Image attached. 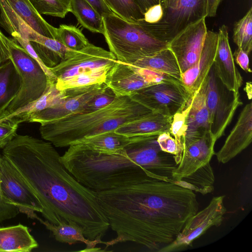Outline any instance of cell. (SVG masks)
<instances>
[{
    "label": "cell",
    "instance_id": "6da1fadb",
    "mask_svg": "<svg viewBox=\"0 0 252 252\" xmlns=\"http://www.w3.org/2000/svg\"><path fill=\"white\" fill-rule=\"evenodd\" d=\"M2 155L15 168L43 207L46 220L58 225L76 222L85 237L101 240L110 228L97 192L81 184L65 167L49 141L16 134L2 149Z\"/></svg>",
    "mask_w": 252,
    "mask_h": 252
},
{
    "label": "cell",
    "instance_id": "7a4b0ae2",
    "mask_svg": "<svg viewBox=\"0 0 252 252\" xmlns=\"http://www.w3.org/2000/svg\"><path fill=\"white\" fill-rule=\"evenodd\" d=\"M101 209L119 243L132 242L158 251L170 244L198 212L196 194L174 183L152 178L97 192Z\"/></svg>",
    "mask_w": 252,
    "mask_h": 252
},
{
    "label": "cell",
    "instance_id": "3957f363",
    "mask_svg": "<svg viewBox=\"0 0 252 252\" xmlns=\"http://www.w3.org/2000/svg\"><path fill=\"white\" fill-rule=\"evenodd\" d=\"M158 135L141 136L125 148L105 152L70 145L60 159L83 185L96 192L152 178L173 183L175 155L161 150Z\"/></svg>",
    "mask_w": 252,
    "mask_h": 252
},
{
    "label": "cell",
    "instance_id": "277c9868",
    "mask_svg": "<svg viewBox=\"0 0 252 252\" xmlns=\"http://www.w3.org/2000/svg\"><path fill=\"white\" fill-rule=\"evenodd\" d=\"M152 112L129 96L116 97L109 105L96 111L72 114L41 123L39 131L41 137L55 147H69L85 138L113 131Z\"/></svg>",
    "mask_w": 252,
    "mask_h": 252
},
{
    "label": "cell",
    "instance_id": "5b68a950",
    "mask_svg": "<svg viewBox=\"0 0 252 252\" xmlns=\"http://www.w3.org/2000/svg\"><path fill=\"white\" fill-rule=\"evenodd\" d=\"M117 60L110 51L91 43L78 50H69L57 65L50 68L61 91H84L94 85L105 84Z\"/></svg>",
    "mask_w": 252,
    "mask_h": 252
},
{
    "label": "cell",
    "instance_id": "8992f818",
    "mask_svg": "<svg viewBox=\"0 0 252 252\" xmlns=\"http://www.w3.org/2000/svg\"><path fill=\"white\" fill-rule=\"evenodd\" d=\"M102 17L109 51L119 62L132 64L168 48L169 43L157 37L144 19L130 22L114 13Z\"/></svg>",
    "mask_w": 252,
    "mask_h": 252
},
{
    "label": "cell",
    "instance_id": "52a82bcc",
    "mask_svg": "<svg viewBox=\"0 0 252 252\" xmlns=\"http://www.w3.org/2000/svg\"><path fill=\"white\" fill-rule=\"evenodd\" d=\"M6 41L10 59L20 73L22 83L18 94L2 115L11 114L37 100L53 82L39 63L14 39L6 37Z\"/></svg>",
    "mask_w": 252,
    "mask_h": 252
},
{
    "label": "cell",
    "instance_id": "ba28073f",
    "mask_svg": "<svg viewBox=\"0 0 252 252\" xmlns=\"http://www.w3.org/2000/svg\"><path fill=\"white\" fill-rule=\"evenodd\" d=\"M206 104L209 112L210 130L217 140L224 133L237 109L243 104L240 94L228 90L219 78L214 64L207 76Z\"/></svg>",
    "mask_w": 252,
    "mask_h": 252
},
{
    "label": "cell",
    "instance_id": "9c48e42d",
    "mask_svg": "<svg viewBox=\"0 0 252 252\" xmlns=\"http://www.w3.org/2000/svg\"><path fill=\"white\" fill-rule=\"evenodd\" d=\"M191 96L180 81L173 79L141 89L129 97L153 112L172 118Z\"/></svg>",
    "mask_w": 252,
    "mask_h": 252
},
{
    "label": "cell",
    "instance_id": "30bf717a",
    "mask_svg": "<svg viewBox=\"0 0 252 252\" xmlns=\"http://www.w3.org/2000/svg\"><path fill=\"white\" fill-rule=\"evenodd\" d=\"M163 9L161 20L149 24L157 37L169 43L188 26L206 18L207 0H178L173 7Z\"/></svg>",
    "mask_w": 252,
    "mask_h": 252
},
{
    "label": "cell",
    "instance_id": "8fae6325",
    "mask_svg": "<svg viewBox=\"0 0 252 252\" xmlns=\"http://www.w3.org/2000/svg\"><path fill=\"white\" fill-rule=\"evenodd\" d=\"M224 195L214 197L208 205L191 217L181 231L170 244L163 247L158 252L180 251L192 245V242L212 227L221 225L226 213L223 204Z\"/></svg>",
    "mask_w": 252,
    "mask_h": 252
},
{
    "label": "cell",
    "instance_id": "7c38bea8",
    "mask_svg": "<svg viewBox=\"0 0 252 252\" xmlns=\"http://www.w3.org/2000/svg\"><path fill=\"white\" fill-rule=\"evenodd\" d=\"M0 186L5 201L15 206L19 212L36 219L43 207L30 188L11 163L1 154L0 160Z\"/></svg>",
    "mask_w": 252,
    "mask_h": 252
},
{
    "label": "cell",
    "instance_id": "4fadbf2b",
    "mask_svg": "<svg viewBox=\"0 0 252 252\" xmlns=\"http://www.w3.org/2000/svg\"><path fill=\"white\" fill-rule=\"evenodd\" d=\"M207 29L205 18L194 23L179 32L169 42L181 74L198 61L204 45Z\"/></svg>",
    "mask_w": 252,
    "mask_h": 252
},
{
    "label": "cell",
    "instance_id": "5bb4252c",
    "mask_svg": "<svg viewBox=\"0 0 252 252\" xmlns=\"http://www.w3.org/2000/svg\"><path fill=\"white\" fill-rule=\"evenodd\" d=\"M216 142L210 132L200 138L184 143L180 162L172 174L173 183H176L210 163L215 154Z\"/></svg>",
    "mask_w": 252,
    "mask_h": 252
},
{
    "label": "cell",
    "instance_id": "9a60e30c",
    "mask_svg": "<svg viewBox=\"0 0 252 252\" xmlns=\"http://www.w3.org/2000/svg\"><path fill=\"white\" fill-rule=\"evenodd\" d=\"M217 48L214 63L216 72L224 85L238 94L243 83L242 77L235 64L228 38L227 27L222 25L219 29Z\"/></svg>",
    "mask_w": 252,
    "mask_h": 252
},
{
    "label": "cell",
    "instance_id": "2e32d148",
    "mask_svg": "<svg viewBox=\"0 0 252 252\" xmlns=\"http://www.w3.org/2000/svg\"><path fill=\"white\" fill-rule=\"evenodd\" d=\"M252 140V103L247 104L226 138L216 154L219 162L226 163L247 148Z\"/></svg>",
    "mask_w": 252,
    "mask_h": 252
},
{
    "label": "cell",
    "instance_id": "e0dca14e",
    "mask_svg": "<svg viewBox=\"0 0 252 252\" xmlns=\"http://www.w3.org/2000/svg\"><path fill=\"white\" fill-rule=\"evenodd\" d=\"M218 40V32L207 31L198 61L181 74L180 81L191 95L200 87L214 64Z\"/></svg>",
    "mask_w": 252,
    "mask_h": 252
},
{
    "label": "cell",
    "instance_id": "ac0fdd59",
    "mask_svg": "<svg viewBox=\"0 0 252 252\" xmlns=\"http://www.w3.org/2000/svg\"><path fill=\"white\" fill-rule=\"evenodd\" d=\"M107 88L104 83L99 84L87 91L67 96L59 104L32 114L28 122L41 124L78 113L87 103Z\"/></svg>",
    "mask_w": 252,
    "mask_h": 252
},
{
    "label": "cell",
    "instance_id": "d6986e66",
    "mask_svg": "<svg viewBox=\"0 0 252 252\" xmlns=\"http://www.w3.org/2000/svg\"><path fill=\"white\" fill-rule=\"evenodd\" d=\"M105 84L116 97H129L138 90L154 85L128 64L117 60L110 69Z\"/></svg>",
    "mask_w": 252,
    "mask_h": 252
},
{
    "label": "cell",
    "instance_id": "ffe728a7",
    "mask_svg": "<svg viewBox=\"0 0 252 252\" xmlns=\"http://www.w3.org/2000/svg\"><path fill=\"white\" fill-rule=\"evenodd\" d=\"M207 81L206 77L199 89L192 95L191 107L187 118V129L184 143L211 132L209 114L206 104Z\"/></svg>",
    "mask_w": 252,
    "mask_h": 252
},
{
    "label": "cell",
    "instance_id": "44dd1931",
    "mask_svg": "<svg viewBox=\"0 0 252 252\" xmlns=\"http://www.w3.org/2000/svg\"><path fill=\"white\" fill-rule=\"evenodd\" d=\"M172 118L152 112L138 119L124 124L114 131L127 137L159 135L169 132Z\"/></svg>",
    "mask_w": 252,
    "mask_h": 252
},
{
    "label": "cell",
    "instance_id": "7402d4cb",
    "mask_svg": "<svg viewBox=\"0 0 252 252\" xmlns=\"http://www.w3.org/2000/svg\"><path fill=\"white\" fill-rule=\"evenodd\" d=\"M50 231L55 239L61 243L74 244L82 242L86 245V248L82 252H99L101 248H96L97 244H100L97 241H92L87 239L84 235L83 228L76 222L71 221L69 222H61L57 225L47 220H43L38 216L36 219Z\"/></svg>",
    "mask_w": 252,
    "mask_h": 252
},
{
    "label": "cell",
    "instance_id": "603a6c76",
    "mask_svg": "<svg viewBox=\"0 0 252 252\" xmlns=\"http://www.w3.org/2000/svg\"><path fill=\"white\" fill-rule=\"evenodd\" d=\"M27 39L43 64L52 68L59 64L71 49L58 40L40 35L33 31Z\"/></svg>",
    "mask_w": 252,
    "mask_h": 252
},
{
    "label": "cell",
    "instance_id": "cb8c5ba5",
    "mask_svg": "<svg viewBox=\"0 0 252 252\" xmlns=\"http://www.w3.org/2000/svg\"><path fill=\"white\" fill-rule=\"evenodd\" d=\"M38 244L21 224L0 227V252H30Z\"/></svg>",
    "mask_w": 252,
    "mask_h": 252
},
{
    "label": "cell",
    "instance_id": "d4e9b609",
    "mask_svg": "<svg viewBox=\"0 0 252 252\" xmlns=\"http://www.w3.org/2000/svg\"><path fill=\"white\" fill-rule=\"evenodd\" d=\"M67 96L64 91L57 88L55 82H51L38 99L11 114L0 116V118H13L19 124L28 122L32 114L59 104Z\"/></svg>",
    "mask_w": 252,
    "mask_h": 252
},
{
    "label": "cell",
    "instance_id": "484cf974",
    "mask_svg": "<svg viewBox=\"0 0 252 252\" xmlns=\"http://www.w3.org/2000/svg\"><path fill=\"white\" fill-rule=\"evenodd\" d=\"M22 83L20 73L10 59L0 65V116L17 95Z\"/></svg>",
    "mask_w": 252,
    "mask_h": 252
},
{
    "label": "cell",
    "instance_id": "4316f807",
    "mask_svg": "<svg viewBox=\"0 0 252 252\" xmlns=\"http://www.w3.org/2000/svg\"><path fill=\"white\" fill-rule=\"evenodd\" d=\"M13 10L31 28L45 37L56 39L54 27L34 8L29 0H5Z\"/></svg>",
    "mask_w": 252,
    "mask_h": 252
},
{
    "label": "cell",
    "instance_id": "83f0119b",
    "mask_svg": "<svg viewBox=\"0 0 252 252\" xmlns=\"http://www.w3.org/2000/svg\"><path fill=\"white\" fill-rule=\"evenodd\" d=\"M132 64L181 80V72L178 63L169 48L141 59Z\"/></svg>",
    "mask_w": 252,
    "mask_h": 252
},
{
    "label": "cell",
    "instance_id": "f1b7e54d",
    "mask_svg": "<svg viewBox=\"0 0 252 252\" xmlns=\"http://www.w3.org/2000/svg\"><path fill=\"white\" fill-rule=\"evenodd\" d=\"M141 136L127 137L113 130L85 138L75 144H80L94 150L114 152L125 148Z\"/></svg>",
    "mask_w": 252,
    "mask_h": 252
},
{
    "label": "cell",
    "instance_id": "f546056e",
    "mask_svg": "<svg viewBox=\"0 0 252 252\" xmlns=\"http://www.w3.org/2000/svg\"><path fill=\"white\" fill-rule=\"evenodd\" d=\"M70 12L78 23L91 32L103 34L102 17L87 0H69Z\"/></svg>",
    "mask_w": 252,
    "mask_h": 252
},
{
    "label": "cell",
    "instance_id": "4dcf8cb0",
    "mask_svg": "<svg viewBox=\"0 0 252 252\" xmlns=\"http://www.w3.org/2000/svg\"><path fill=\"white\" fill-rule=\"evenodd\" d=\"M214 182L213 170L208 163L175 184L204 195L214 190Z\"/></svg>",
    "mask_w": 252,
    "mask_h": 252
},
{
    "label": "cell",
    "instance_id": "1f68e13d",
    "mask_svg": "<svg viewBox=\"0 0 252 252\" xmlns=\"http://www.w3.org/2000/svg\"><path fill=\"white\" fill-rule=\"evenodd\" d=\"M233 40L238 48L249 55L252 49V7L234 26Z\"/></svg>",
    "mask_w": 252,
    "mask_h": 252
},
{
    "label": "cell",
    "instance_id": "d6a6232c",
    "mask_svg": "<svg viewBox=\"0 0 252 252\" xmlns=\"http://www.w3.org/2000/svg\"><path fill=\"white\" fill-rule=\"evenodd\" d=\"M55 39L74 51L80 50L90 43L78 28L73 25L64 24L60 25L56 29Z\"/></svg>",
    "mask_w": 252,
    "mask_h": 252
},
{
    "label": "cell",
    "instance_id": "836d02e7",
    "mask_svg": "<svg viewBox=\"0 0 252 252\" xmlns=\"http://www.w3.org/2000/svg\"><path fill=\"white\" fill-rule=\"evenodd\" d=\"M192 96L184 108L173 116L170 127L169 132L174 138L177 144L178 155L177 162L178 165L181 159L183 147L187 129V118L191 107Z\"/></svg>",
    "mask_w": 252,
    "mask_h": 252
},
{
    "label": "cell",
    "instance_id": "e575fe53",
    "mask_svg": "<svg viewBox=\"0 0 252 252\" xmlns=\"http://www.w3.org/2000/svg\"><path fill=\"white\" fill-rule=\"evenodd\" d=\"M112 11L124 20L136 22L144 19V14L133 0H104Z\"/></svg>",
    "mask_w": 252,
    "mask_h": 252
},
{
    "label": "cell",
    "instance_id": "d590c367",
    "mask_svg": "<svg viewBox=\"0 0 252 252\" xmlns=\"http://www.w3.org/2000/svg\"><path fill=\"white\" fill-rule=\"evenodd\" d=\"M40 14L63 18L70 12L69 0H29Z\"/></svg>",
    "mask_w": 252,
    "mask_h": 252
},
{
    "label": "cell",
    "instance_id": "8d00e7d4",
    "mask_svg": "<svg viewBox=\"0 0 252 252\" xmlns=\"http://www.w3.org/2000/svg\"><path fill=\"white\" fill-rule=\"evenodd\" d=\"M113 92L109 88L98 94L77 113L91 112L103 108L111 103L116 98Z\"/></svg>",
    "mask_w": 252,
    "mask_h": 252
},
{
    "label": "cell",
    "instance_id": "74e56055",
    "mask_svg": "<svg viewBox=\"0 0 252 252\" xmlns=\"http://www.w3.org/2000/svg\"><path fill=\"white\" fill-rule=\"evenodd\" d=\"M19 125L13 118H0V149H3L16 135Z\"/></svg>",
    "mask_w": 252,
    "mask_h": 252
},
{
    "label": "cell",
    "instance_id": "f35d334b",
    "mask_svg": "<svg viewBox=\"0 0 252 252\" xmlns=\"http://www.w3.org/2000/svg\"><path fill=\"white\" fill-rule=\"evenodd\" d=\"M157 141L162 151L175 155L177 162L178 155L177 144L170 132H165L159 134L158 136Z\"/></svg>",
    "mask_w": 252,
    "mask_h": 252
},
{
    "label": "cell",
    "instance_id": "ab89813d",
    "mask_svg": "<svg viewBox=\"0 0 252 252\" xmlns=\"http://www.w3.org/2000/svg\"><path fill=\"white\" fill-rule=\"evenodd\" d=\"M1 157V154L0 153V160ZM19 213L18 209L15 206L5 201L0 186V223L16 217Z\"/></svg>",
    "mask_w": 252,
    "mask_h": 252
},
{
    "label": "cell",
    "instance_id": "60d3db41",
    "mask_svg": "<svg viewBox=\"0 0 252 252\" xmlns=\"http://www.w3.org/2000/svg\"><path fill=\"white\" fill-rule=\"evenodd\" d=\"M163 15V9L161 3L150 7L144 14V20L149 23L159 22Z\"/></svg>",
    "mask_w": 252,
    "mask_h": 252
},
{
    "label": "cell",
    "instance_id": "b9f144b4",
    "mask_svg": "<svg viewBox=\"0 0 252 252\" xmlns=\"http://www.w3.org/2000/svg\"><path fill=\"white\" fill-rule=\"evenodd\" d=\"M234 60L241 68L247 73H251L249 55L243 50L237 48L233 54Z\"/></svg>",
    "mask_w": 252,
    "mask_h": 252
},
{
    "label": "cell",
    "instance_id": "7bdbcfd3",
    "mask_svg": "<svg viewBox=\"0 0 252 252\" xmlns=\"http://www.w3.org/2000/svg\"><path fill=\"white\" fill-rule=\"evenodd\" d=\"M10 59L6 36L0 31V65Z\"/></svg>",
    "mask_w": 252,
    "mask_h": 252
},
{
    "label": "cell",
    "instance_id": "ee69618b",
    "mask_svg": "<svg viewBox=\"0 0 252 252\" xmlns=\"http://www.w3.org/2000/svg\"><path fill=\"white\" fill-rule=\"evenodd\" d=\"M87 0L101 16L105 14L114 13L106 4L104 0Z\"/></svg>",
    "mask_w": 252,
    "mask_h": 252
},
{
    "label": "cell",
    "instance_id": "f6af8a7d",
    "mask_svg": "<svg viewBox=\"0 0 252 252\" xmlns=\"http://www.w3.org/2000/svg\"><path fill=\"white\" fill-rule=\"evenodd\" d=\"M144 14L150 7L158 4H162V0H133Z\"/></svg>",
    "mask_w": 252,
    "mask_h": 252
},
{
    "label": "cell",
    "instance_id": "bcb514c9",
    "mask_svg": "<svg viewBox=\"0 0 252 252\" xmlns=\"http://www.w3.org/2000/svg\"><path fill=\"white\" fill-rule=\"evenodd\" d=\"M222 0H207V16L214 17L217 13L219 5Z\"/></svg>",
    "mask_w": 252,
    "mask_h": 252
},
{
    "label": "cell",
    "instance_id": "7dc6e473",
    "mask_svg": "<svg viewBox=\"0 0 252 252\" xmlns=\"http://www.w3.org/2000/svg\"><path fill=\"white\" fill-rule=\"evenodd\" d=\"M177 1L178 0H162L161 5L163 8H169L174 6Z\"/></svg>",
    "mask_w": 252,
    "mask_h": 252
}]
</instances>
